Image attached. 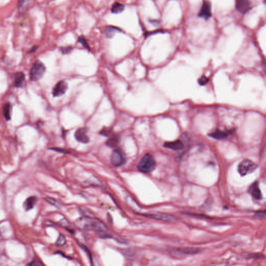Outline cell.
<instances>
[{
	"instance_id": "1",
	"label": "cell",
	"mask_w": 266,
	"mask_h": 266,
	"mask_svg": "<svg viewBox=\"0 0 266 266\" xmlns=\"http://www.w3.org/2000/svg\"><path fill=\"white\" fill-rule=\"evenodd\" d=\"M78 220L76 224L78 227L86 230H95L97 231L104 230V225L100 221L93 220V218L86 217Z\"/></svg>"
},
{
	"instance_id": "2",
	"label": "cell",
	"mask_w": 266,
	"mask_h": 266,
	"mask_svg": "<svg viewBox=\"0 0 266 266\" xmlns=\"http://www.w3.org/2000/svg\"><path fill=\"white\" fill-rule=\"evenodd\" d=\"M156 162L151 154H146L143 156L138 165V168L142 173H150L156 168Z\"/></svg>"
},
{
	"instance_id": "3",
	"label": "cell",
	"mask_w": 266,
	"mask_h": 266,
	"mask_svg": "<svg viewBox=\"0 0 266 266\" xmlns=\"http://www.w3.org/2000/svg\"><path fill=\"white\" fill-rule=\"evenodd\" d=\"M45 71L46 67L43 63L40 60H36L30 71V77L31 81L36 82L41 79Z\"/></svg>"
},
{
	"instance_id": "4",
	"label": "cell",
	"mask_w": 266,
	"mask_h": 266,
	"mask_svg": "<svg viewBox=\"0 0 266 266\" xmlns=\"http://www.w3.org/2000/svg\"><path fill=\"white\" fill-rule=\"evenodd\" d=\"M257 167L256 164L252 161L246 159L242 161L238 166L239 173L242 176H245L254 171Z\"/></svg>"
},
{
	"instance_id": "5",
	"label": "cell",
	"mask_w": 266,
	"mask_h": 266,
	"mask_svg": "<svg viewBox=\"0 0 266 266\" xmlns=\"http://www.w3.org/2000/svg\"><path fill=\"white\" fill-rule=\"evenodd\" d=\"M235 8L238 12L245 15L252 8V4L251 0H236Z\"/></svg>"
},
{
	"instance_id": "6",
	"label": "cell",
	"mask_w": 266,
	"mask_h": 266,
	"mask_svg": "<svg viewBox=\"0 0 266 266\" xmlns=\"http://www.w3.org/2000/svg\"><path fill=\"white\" fill-rule=\"evenodd\" d=\"M198 16L205 20H209L212 16V4L210 2L207 0L203 2L201 9L200 10Z\"/></svg>"
},
{
	"instance_id": "7",
	"label": "cell",
	"mask_w": 266,
	"mask_h": 266,
	"mask_svg": "<svg viewBox=\"0 0 266 266\" xmlns=\"http://www.w3.org/2000/svg\"><path fill=\"white\" fill-rule=\"evenodd\" d=\"M111 162L112 165L118 167L123 165L125 162L123 152L120 149H115L113 151L111 157Z\"/></svg>"
},
{
	"instance_id": "8",
	"label": "cell",
	"mask_w": 266,
	"mask_h": 266,
	"mask_svg": "<svg viewBox=\"0 0 266 266\" xmlns=\"http://www.w3.org/2000/svg\"><path fill=\"white\" fill-rule=\"evenodd\" d=\"M68 89V84L65 81H59L55 86L52 91V95L54 97H60L64 95Z\"/></svg>"
},
{
	"instance_id": "9",
	"label": "cell",
	"mask_w": 266,
	"mask_h": 266,
	"mask_svg": "<svg viewBox=\"0 0 266 266\" xmlns=\"http://www.w3.org/2000/svg\"><path fill=\"white\" fill-rule=\"evenodd\" d=\"M87 129L85 128H80L77 129L75 134L76 140L81 143H88L89 142V139L87 135Z\"/></svg>"
},
{
	"instance_id": "10",
	"label": "cell",
	"mask_w": 266,
	"mask_h": 266,
	"mask_svg": "<svg viewBox=\"0 0 266 266\" xmlns=\"http://www.w3.org/2000/svg\"><path fill=\"white\" fill-rule=\"evenodd\" d=\"M143 216L148 218H152L156 220H161L163 221H171L174 220V217L167 215V214L161 213H149L143 214Z\"/></svg>"
},
{
	"instance_id": "11",
	"label": "cell",
	"mask_w": 266,
	"mask_h": 266,
	"mask_svg": "<svg viewBox=\"0 0 266 266\" xmlns=\"http://www.w3.org/2000/svg\"><path fill=\"white\" fill-rule=\"evenodd\" d=\"M37 201V198L36 196H30L27 198L23 203V209L26 212L34 209Z\"/></svg>"
},
{
	"instance_id": "12",
	"label": "cell",
	"mask_w": 266,
	"mask_h": 266,
	"mask_svg": "<svg viewBox=\"0 0 266 266\" xmlns=\"http://www.w3.org/2000/svg\"><path fill=\"white\" fill-rule=\"evenodd\" d=\"M249 193H251L253 197L255 199L260 200L262 199V194L259 187V182H254L250 187L249 190Z\"/></svg>"
},
{
	"instance_id": "13",
	"label": "cell",
	"mask_w": 266,
	"mask_h": 266,
	"mask_svg": "<svg viewBox=\"0 0 266 266\" xmlns=\"http://www.w3.org/2000/svg\"><path fill=\"white\" fill-rule=\"evenodd\" d=\"M164 147L175 151H177L182 149L184 148V145L181 140H177L174 142H166L164 145Z\"/></svg>"
},
{
	"instance_id": "14",
	"label": "cell",
	"mask_w": 266,
	"mask_h": 266,
	"mask_svg": "<svg viewBox=\"0 0 266 266\" xmlns=\"http://www.w3.org/2000/svg\"><path fill=\"white\" fill-rule=\"evenodd\" d=\"M25 81V75L23 72L16 73L14 81V86L17 88L22 87Z\"/></svg>"
},
{
	"instance_id": "15",
	"label": "cell",
	"mask_w": 266,
	"mask_h": 266,
	"mask_svg": "<svg viewBox=\"0 0 266 266\" xmlns=\"http://www.w3.org/2000/svg\"><path fill=\"white\" fill-rule=\"evenodd\" d=\"M228 135L229 134L228 133L221 130H218V129H217L216 131H214L209 134V135L210 137L218 140L226 138L228 136Z\"/></svg>"
},
{
	"instance_id": "16",
	"label": "cell",
	"mask_w": 266,
	"mask_h": 266,
	"mask_svg": "<svg viewBox=\"0 0 266 266\" xmlns=\"http://www.w3.org/2000/svg\"><path fill=\"white\" fill-rule=\"evenodd\" d=\"M120 137L118 135H112L109 138V139L106 142V145L107 146L114 148L117 146L120 143Z\"/></svg>"
},
{
	"instance_id": "17",
	"label": "cell",
	"mask_w": 266,
	"mask_h": 266,
	"mask_svg": "<svg viewBox=\"0 0 266 266\" xmlns=\"http://www.w3.org/2000/svg\"><path fill=\"white\" fill-rule=\"evenodd\" d=\"M124 9V5L119 2H115L111 6V12L114 14H118L122 12Z\"/></svg>"
},
{
	"instance_id": "18",
	"label": "cell",
	"mask_w": 266,
	"mask_h": 266,
	"mask_svg": "<svg viewBox=\"0 0 266 266\" xmlns=\"http://www.w3.org/2000/svg\"><path fill=\"white\" fill-rule=\"evenodd\" d=\"M12 105L10 103H7L3 107V113L4 117L6 121H9L11 119Z\"/></svg>"
},
{
	"instance_id": "19",
	"label": "cell",
	"mask_w": 266,
	"mask_h": 266,
	"mask_svg": "<svg viewBox=\"0 0 266 266\" xmlns=\"http://www.w3.org/2000/svg\"><path fill=\"white\" fill-rule=\"evenodd\" d=\"M120 29L114 26H107L105 28L106 35L108 38H111L115 33L120 31Z\"/></svg>"
},
{
	"instance_id": "20",
	"label": "cell",
	"mask_w": 266,
	"mask_h": 266,
	"mask_svg": "<svg viewBox=\"0 0 266 266\" xmlns=\"http://www.w3.org/2000/svg\"><path fill=\"white\" fill-rule=\"evenodd\" d=\"M66 242H67V240L65 237L62 234H60L59 235L57 239L56 240L55 245L57 247H62L66 244Z\"/></svg>"
},
{
	"instance_id": "21",
	"label": "cell",
	"mask_w": 266,
	"mask_h": 266,
	"mask_svg": "<svg viewBox=\"0 0 266 266\" xmlns=\"http://www.w3.org/2000/svg\"><path fill=\"white\" fill-rule=\"evenodd\" d=\"M79 210L81 214L84 217L93 218L94 217V216L93 214L92 213V212H90V210H89L86 208L83 207H80Z\"/></svg>"
},
{
	"instance_id": "22",
	"label": "cell",
	"mask_w": 266,
	"mask_h": 266,
	"mask_svg": "<svg viewBox=\"0 0 266 266\" xmlns=\"http://www.w3.org/2000/svg\"><path fill=\"white\" fill-rule=\"evenodd\" d=\"M181 252L186 254H195L199 252V249L195 248H186L181 249Z\"/></svg>"
},
{
	"instance_id": "23",
	"label": "cell",
	"mask_w": 266,
	"mask_h": 266,
	"mask_svg": "<svg viewBox=\"0 0 266 266\" xmlns=\"http://www.w3.org/2000/svg\"><path fill=\"white\" fill-rule=\"evenodd\" d=\"M78 42H79L80 43H81L86 49H87L89 51H90V48H89V46L88 44V43H87V41L84 36H80L78 39Z\"/></svg>"
},
{
	"instance_id": "24",
	"label": "cell",
	"mask_w": 266,
	"mask_h": 266,
	"mask_svg": "<svg viewBox=\"0 0 266 266\" xmlns=\"http://www.w3.org/2000/svg\"><path fill=\"white\" fill-rule=\"evenodd\" d=\"M45 201H46L47 202L50 203L52 206H55L56 207H58L59 206V204L58 203L56 199H55L54 198H50V197H46L45 198Z\"/></svg>"
},
{
	"instance_id": "25",
	"label": "cell",
	"mask_w": 266,
	"mask_h": 266,
	"mask_svg": "<svg viewBox=\"0 0 266 266\" xmlns=\"http://www.w3.org/2000/svg\"><path fill=\"white\" fill-rule=\"evenodd\" d=\"M99 133L101 135L104 136H110L111 133V129L110 128H106V127L103 128V129L100 131Z\"/></svg>"
},
{
	"instance_id": "26",
	"label": "cell",
	"mask_w": 266,
	"mask_h": 266,
	"mask_svg": "<svg viewBox=\"0 0 266 266\" xmlns=\"http://www.w3.org/2000/svg\"><path fill=\"white\" fill-rule=\"evenodd\" d=\"M73 49V47L71 46L62 47L60 48V51L61 53L64 54H67L70 53Z\"/></svg>"
},
{
	"instance_id": "27",
	"label": "cell",
	"mask_w": 266,
	"mask_h": 266,
	"mask_svg": "<svg viewBox=\"0 0 266 266\" xmlns=\"http://www.w3.org/2000/svg\"><path fill=\"white\" fill-rule=\"evenodd\" d=\"M29 0H19L18 2V9L19 11H22V9H24L25 5L27 4Z\"/></svg>"
},
{
	"instance_id": "28",
	"label": "cell",
	"mask_w": 266,
	"mask_h": 266,
	"mask_svg": "<svg viewBox=\"0 0 266 266\" xmlns=\"http://www.w3.org/2000/svg\"><path fill=\"white\" fill-rule=\"evenodd\" d=\"M97 232H98L99 236L102 238H111L110 235L107 232H105L104 230L99 231H97Z\"/></svg>"
},
{
	"instance_id": "29",
	"label": "cell",
	"mask_w": 266,
	"mask_h": 266,
	"mask_svg": "<svg viewBox=\"0 0 266 266\" xmlns=\"http://www.w3.org/2000/svg\"><path fill=\"white\" fill-rule=\"evenodd\" d=\"M209 81V79L206 76H202L199 80V83L201 85H203L207 83Z\"/></svg>"
},
{
	"instance_id": "30",
	"label": "cell",
	"mask_w": 266,
	"mask_h": 266,
	"mask_svg": "<svg viewBox=\"0 0 266 266\" xmlns=\"http://www.w3.org/2000/svg\"><path fill=\"white\" fill-rule=\"evenodd\" d=\"M28 266H42L43 265L42 263L40 261V260H38V259H34V260H32L31 263H30L28 264Z\"/></svg>"
},
{
	"instance_id": "31",
	"label": "cell",
	"mask_w": 266,
	"mask_h": 266,
	"mask_svg": "<svg viewBox=\"0 0 266 266\" xmlns=\"http://www.w3.org/2000/svg\"><path fill=\"white\" fill-rule=\"evenodd\" d=\"M164 32V31L162 29L157 30H155V31H152V32H149L146 33L145 34V37H148L149 36H151V35L157 34V33H163Z\"/></svg>"
},
{
	"instance_id": "32",
	"label": "cell",
	"mask_w": 266,
	"mask_h": 266,
	"mask_svg": "<svg viewBox=\"0 0 266 266\" xmlns=\"http://www.w3.org/2000/svg\"><path fill=\"white\" fill-rule=\"evenodd\" d=\"M51 149L54 150V151H57V152H59L64 153H66V151L65 150L59 149V148H51Z\"/></svg>"
},
{
	"instance_id": "33",
	"label": "cell",
	"mask_w": 266,
	"mask_h": 266,
	"mask_svg": "<svg viewBox=\"0 0 266 266\" xmlns=\"http://www.w3.org/2000/svg\"><path fill=\"white\" fill-rule=\"evenodd\" d=\"M150 22L152 25H155V26H157V25H159V21H157V20H151Z\"/></svg>"
}]
</instances>
